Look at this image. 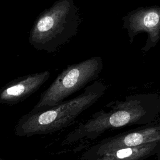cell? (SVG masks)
<instances>
[{
	"label": "cell",
	"instance_id": "cell-1",
	"mask_svg": "<svg viewBox=\"0 0 160 160\" xmlns=\"http://www.w3.org/2000/svg\"><path fill=\"white\" fill-rule=\"evenodd\" d=\"M106 86L94 81L78 96L55 106L38 110H31L22 115L14 126L18 137H31L58 132L69 126L88 108L104 93Z\"/></svg>",
	"mask_w": 160,
	"mask_h": 160
},
{
	"label": "cell",
	"instance_id": "cell-2",
	"mask_svg": "<svg viewBox=\"0 0 160 160\" xmlns=\"http://www.w3.org/2000/svg\"><path fill=\"white\" fill-rule=\"evenodd\" d=\"M81 22L74 0H58L36 18L29 42L36 50L52 53L78 34Z\"/></svg>",
	"mask_w": 160,
	"mask_h": 160
},
{
	"label": "cell",
	"instance_id": "cell-3",
	"mask_svg": "<svg viewBox=\"0 0 160 160\" xmlns=\"http://www.w3.org/2000/svg\"><path fill=\"white\" fill-rule=\"evenodd\" d=\"M102 67V59L99 56L68 65L41 94L32 110L51 107L65 101L66 98L98 78Z\"/></svg>",
	"mask_w": 160,
	"mask_h": 160
},
{
	"label": "cell",
	"instance_id": "cell-4",
	"mask_svg": "<svg viewBox=\"0 0 160 160\" xmlns=\"http://www.w3.org/2000/svg\"><path fill=\"white\" fill-rule=\"evenodd\" d=\"M130 43L139 34L145 32L147 39L141 51L147 52L155 48L160 40V6H141L128 12L122 18Z\"/></svg>",
	"mask_w": 160,
	"mask_h": 160
},
{
	"label": "cell",
	"instance_id": "cell-5",
	"mask_svg": "<svg viewBox=\"0 0 160 160\" xmlns=\"http://www.w3.org/2000/svg\"><path fill=\"white\" fill-rule=\"evenodd\" d=\"M48 70L18 77L0 89V104L12 106L18 104L35 93L48 80Z\"/></svg>",
	"mask_w": 160,
	"mask_h": 160
},
{
	"label": "cell",
	"instance_id": "cell-6",
	"mask_svg": "<svg viewBox=\"0 0 160 160\" xmlns=\"http://www.w3.org/2000/svg\"><path fill=\"white\" fill-rule=\"evenodd\" d=\"M130 119V114L126 111H119L112 114L109 118V124L114 127H120L127 124Z\"/></svg>",
	"mask_w": 160,
	"mask_h": 160
},
{
	"label": "cell",
	"instance_id": "cell-7",
	"mask_svg": "<svg viewBox=\"0 0 160 160\" xmlns=\"http://www.w3.org/2000/svg\"><path fill=\"white\" fill-rule=\"evenodd\" d=\"M143 141L142 136L139 133H131L124 138V143L129 146H134L140 144Z\"/></svg>",
	"mask_w": 160,
	"mask_h": 160
},
{
	"label": "cell",
	"instance_id": "cell-8",
	"mask_svg": "<svg viewBox=\"0 0 160 160\" xmlns=\"http://www.w3.org/2000/svg\"><path fill=\"white\" fill-rule=\"evenodd\" d=\"M132 154V150L130 148H127V149H123L119 150L117 153L116 156L119 158H124L126 157L129 156Z\"/></svg>",
	"mask_w": 160,
	"mask_h": 160
},
{
	"label": "cell",
	"instance_id": "cell-9",
	"mask_svg": "<svg viewBox=\"0 0 160 160\" xmlns=\"http://www.w3.org/2000/svg\"><path fill=\"white\" fill-rule=\"evenodd\" d=\"M0 160H5L4 158H0Z\"/></svg>",
	"mask_w": 160,
	"mask_h": 160
}]
</instances>
